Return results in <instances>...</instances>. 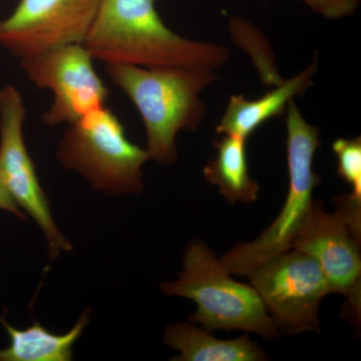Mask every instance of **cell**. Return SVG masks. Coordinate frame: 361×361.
<instances>
[{
	"mask_svg": "<svg viewBox=\"0 0 361 361\" xmlns=\"http://www.w3.org/2000/svg\"><path fill=\"white\" fill-rule=\"evenodd\" d=\"M82 44L104 65L147 68L215 71L231 56L225 45L173 32L157 11L156 0H103Z\"/></svg>",
	"mask_w": 361,
	"mask_h": 361,
	"instance_id": "cell-1",
	"label": "cell"
},
{
	"mask_svg": "<svg viewBox=\"0 0 361 361\" xmlns=\"http://www.w3.org/2000/svg\"><path fill=\"white\" fill-rule=\"evenodd\" d=\"M109 78L127 94L142 116L151 160L171 165L178 158L180 130L196 132L206 116L200 94L219 80L213 70L147 68L106 63Z\"/></svg>",
	"mask_w": 361,
	"mask_h": 361,
	"instance_id": "cell-2",
	"label": "cell"
},
{
	"mask_svg": "<svg viewBox=\"0 0 361 361\" xmlns=\"http://www.w3.org/2000/svg\"><path fill=\"white\" fill-rule=\"evenodd\" d=\"M165 295L194 301L196 312L188 320L208 331L242 330L275 338L277 327L252 285L231 277L215 253L201 240L188 245L179 279L161 285Z\"/></svg>",
	"mask_w": 361,
	"mask_h": 361,
	"instance_id": "cell-3",
	"label": "cell"
},
{
	"mask_svg": "<svg viewBox=\"0 0 361 361\" xmlns=\"http://www.w3.org/2000/svg\"><path fill=\"white\" fill-rule=\"evenodd\" d=\"M56 158L92 189L110 196L141 194L142 167L151 160L146 149L128 139L120 118L106 106L68 125Z\"/></svg>",
	"mask_w": 361,
	"mask_h": 361,
	"instance_id": "cell-4",
	"label": "cell"
},
{
	"mask_svg": "<svg viewBox=\"0 0 361 361\" xmlns=\"http://www.w3.org/2000/svg\"><path fill=\"white\" fill-rule=\"evenodd\" d=\"M286 130L289 188L284 205L258 238L238 244L220 259L231 274L246 275L263 261L289 250L314 204L313 192L320 179L313 170V159L322 147L320 130L306 122L293 99L287 106Z\"/></svg>",
	"mask_w": 361,
	"mask_h": 361,
	"instance_id": "cell-5",
	"label": "cell"
},
{
	"mask_svg": "<svg viewBox=\"0 0 361 361\" xmlns=\"http://www.w3.org/2000/svg\"><path fill=\"white\" fill-rule=\"evenodd\" d=\"M245 276L277 329L293 334L319 331L318 311L330 289L312 256L290 249L263 261Z\"/></svg>",
	"mask_w": 361,
	"mask_h": 361,
	"instance_id": "cell-6",
	"label": "cell"
},
{
	"mask_svg": "<svg viewBox=\"0 0 361 361\" xmlns=\"http://www.w3.org/2000/svg\"><path fill=\"white\" fill-rule=\"evenodd\" d=\"M26 106L20 90L8 85L0 89V183L18 207L39 225L49 246V257L73 247L52 217L49 198L40 185L35 165L26 148L23 126Z\"/></svg>",
	"mask_w": 361,
	"mask_h": 361,
	"instance_id": "cell-7",
	"label": "cell"
},
{
	"mask_svg": "<svg viewBox=\"0 0 361 361\" xmlns=\"http://www.w3.org/2000/svg\"><path fill=\"white\" fill-rule=\"evenodd\" d=\"M20 61L35 87L54 94V102L42 116L44 125H71L106 106L110 92L84 44L63 45Z\"/></svg>",
	"mask_w": 361,
	"mask_h": 361,
	"instance_id": "cell-8",
	"label": "cell"
},
{
	"mask_svg": "<svg viewBox=\"0 0 361 361\" xmlns=\"http://www.w3.org/2000/svg\"><path fill=\"white\" fill-rule=\"evenodd\" d=\"M103 0H20L0 20V47L23 59L84 44Z\"/></svg>",
	"mask_w": 361,
	"mask_h": 361,
	"instance_id": "cell-9",
	"label": "cell"
},
{
	"mask_svg": "<svg viewBox=\"0 0 361 361\" xmlns=\"http://www.w3.org/2000/svg\"><path fill=\"white\" fill-rule=\"evenodd\" d=\"M360 236L338 210L326 213L314 202L289 248L312 256L326 277L330 293L345 296L358 316L361 303Z\"/></svg>",
	"mask_w": 361,
	"mask_h": 361,
	"instance_id": "cell-10",
	"label": "cell"
},
{
	"mask_svg": "<svg viewBox=\"0 0 361 361\" xmlns=\"http://www.w3.org/2000/svg\"><path fill=\"white\" fill-rule=\"evenodd\" d=\"M317 71L318 58L315 56L305 70L295 77L283 80L276 89L266 92L257 99L249 101L242 94H233L216 127V132L248 140L268 120L284 115L289 102L312 87Z\"/></svg>",
	"mask_w": 361,
	"mask_h": 361,
	"instance_id": "cell-11",
	"label": "cell"
},
{
	"mask_svg": "<svg viewBox=\"0 0 361 361\" xmlns=\"http://www.w3.org/2000/svg\"><path fill=\"white\" fill-rule=\"evenodd\" d=\"M164 342L180 353L174 361H260L267 360L262 348L248 334L237 339L216 338L208 330L190 323L169 325Z\"/></svg>",
	"mask_w": 361,
	"mask_h": 361,
	"instance_id": "cell-12",
	"label": "cell"
},
{
	"mask_svg": "<svg viewBox=\"0 0 361 361\" xmlns=\"http://www.w3.org/2000/svg\"><path fill=\"white\" fill-rule=\"evenodd\" d=\"M85 310L75 326L65 334H56L35 322L25 329H18L0 317L9 344L0 348V361H71L73 345L82 336L90 319Z\"/></svg>",
	"mask_w": 361,
	"mask_h": 361,
	"instance_id": "cell-13",
	"label": "cell"
},
{
	"mask_svg": "<svg viewBox=\"0 0 361 361\" xmlns=\"http://www.w3.org/2000/svg\"><path fill=\"white\" fill-rule=\"evenodd\" d=\"M213 142L217 157L203 169L205 179L219 188L220 194L232 204L253 203L260 186L249 174L247 140L238 135H222Z\"/></svg>",
	"mask_w": 361,
	"mask_h": 361,
	"instance_id": "cell-14",
	"label": "cell"
},
{
	"mask_svg": "<svg viewBox=\"0 0 361 361\" xmlns=\"http://www.w3.org/2000/svg\"><path fill=\"white\" fill-rule=\"evenodd\" d=\"M332 149L337 159V174L351 187L348 196L361 203V137H339L332 142Z\"/></svg>",
	"mask_w": 361,
	"mask_h": 361,
	"instance_id": "cell-15",
	"label": "cell"
},
{
	"mask_svg": "<svg viewBox=\"0 0 361 361\" xmlns=\"http://www.w3.org/2000/svg\"><path fill=\"white\" fill-rule=\"evenodd\" d=\"M303 2L326 20H337L353 16L361 0H303Z\"/></svg>",
	"mask_w": 361,
	"mask_h": 361,
	"instance_id": "cell-16",
	"label": "cell"
},
{
	"mask_svg": "<svg viewBox=\"0 0 361 361\" xmlns=\"http://www.w3.org/2000/svg\"><path fill=\"white\" fill-rule=\"evenodd\" d=\"M0 210L13 214L20 220L27 221L26 214L18 207V204L11 198V195L6 191V188L0 183Z\"/></svg>",
	"mask_w": 361,
	"mask_h": 361,
	"instance_id": "cell-17",
	"label": "cell"
}]
</instances>
